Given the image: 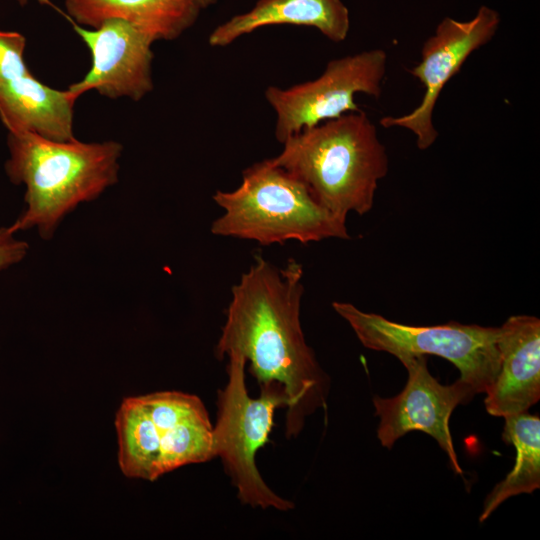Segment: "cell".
<instances>
[{
	"instance_id": "6da1fadb",
	"label": "cell",
	"mask_w": 540,
	"mask_h": 540,
	"mask_svg": "<svg viewBox=\"0 0 540 540\" xmlns=\"http://www.w3.org/2000/svg\"><path fill=\"white\" fill-rule=\"evenodd\" d=\"M302 277L295 259L278 268L256 256L232 287L215 349L218 358L243 356L259 385L277 382L285 388L288 438L297 436L306 417L325 406L330 386L302 331Z\"/></svg>"
},
{
	"instance_id": "7a4b0ae2",
	"label": "cell",
	"mask_w": 540,
	"mask_h": 540,
	"mask_svg": "<svg viewBox=\"0 0 540 540\" xmlns=\"http://www.w3.org/2000/svg\"><path fill=\"white\" fill-rule=\"evenodd\" d=\"M5 170L14 184L26 187L25 209L8 228L12 233L36 228L53 237L77 206L98 198L118 181L123 147L116 141H55L33 132H9Z\"/></svg>"
},
{
	"instance_id": "3957f363",
	"label": "cell",
	"mask_w": 540,
	"mask_h": 540,
	"mask_svg": "<svg viewBox=\"0 0 540 540\" xmlns=\"http://www.w3.org/2000/svg\"><path fill=\"white\" fill-rule=\"evenodd\" d=\"M282 145L271 162L301 180L325 209L343 219L350 212L364 215L372 209L389 163L377 128L364 111L305 129Z\"/></svg>"
},
{
	"instance_id": "277c9868",
	"label": "cell",
	"mask_w": 540,
	"mask_h": 540,
	"mask_svg": "<svg viewBox=\"0 0 540 540\" xmlns=\"http://www.w3.org/2000/svg\"><path fill=\"white\" fill-rule=\"evenodd\" d=\"M213 200L224 210L212 222L217 236L262 245L350 238L346 219L321 206L301 180L270 159L247 167L236 189L219 190Z\"/></svg>"
},
{
	"instance_id": "5b68a950",
	"label": "cell",
	"mask_w": 540,
	"mask_h": 540,
	"mask_svg": "<svg viewBox=\"0 0 540 540\" xmlns=\"http://www.w3.org/2000/svg\"><path fill=\"white\" fill-rule=\"evenodd\" d=\"M118 463L129 478L155 481L215 458L213 426L201 399L161 391L123 399L116 413Z\"/></svg>"
},
{
	"instance_id": "8992f818",
	"label": "cell",
	"mask_w": 540,
	"mask_h": 540,
	"mask_svg": "<svg viewBox=\"0 0 540 540\" xmlns=\"http://www.w3.org/2000/svg\"><path fill=\"white\" fill-rule=\"evenodd\" d=\"M228 358V382L218 392V418L213 427L215 457L221 458L243 504L290 510L293 503L267 486L255 462L257 451L268 442L275 410L288 405L285 388L277 382L262 384L259 397L251 398L245 384L246 360L239 354Z\"/></svg>"
},
{
	"instance_id": "52a82bcc",
	"label": "cell",
	"mask_w": 540,
	"mask_h": 540,
	"mask_svg": "<svg viewBox=\"0 0 540 540\" xmlns=\"http://www.w3.org/2000/svg\"><path fill=\"white\" fill-rule=\"evenodd\" d=\"M366 348L400 359L407 356H440L460 371V379L476 394L485 393L500 369L499 327L449 322L412 326L358 309L351 303L333 302Z\"/></svg>"
},
{
	"instance_id": "ba28073f",
	"label": "cell",
	"mask_w": 540,
	"mask_h": 540,
	"mask_svg": "<svg viewBox=\"0 0 540 540\" xmlns=\"http://www.w3.org/2000/svg\"><path fill=\"white\" fill-rule=\"evenodd\" d=\"M387 70V53L371 49L329 61L314 80L283 89L268 86L265 99L276 115L275 137L283 143L289 137L360 110L355 95L379 98Z\"/></svg>"
},
{
	"instance_id": "9c48e42d",
	"label": "cell",
	"mask_w": 540,
	"mask_h": 540,
	"mask_svg": "<svg viewBox=\"0 0 540 540\" xmlns=\"http://www.w3.org/2000/svg\"><path fill=\"white\" fill-rule=\"evenodd\" d=\"M499 24L498 12L487 6H481L467 21L444 18L423 43L420 61L408 70L424 88L421 102L405 115L384 116L380 124L410 130L416 137L418 149L430 148L438 137L433 112L439 95L467 58L491 41Z\"/></svg>"
},
{
	"instance_id": "30bf717a",
	"label": "cell",
	"mask_w": 540,
	"mask_h": 540,
	"mask_svg": "<svg viewBox=\"0 0 540 540\" xmlns=\"http://www.w3.org/2000/svg\"><path fill=\"white\" fill-rule=\"evenodd\" d=\"M398 360L408 372L404 389L392 398L375 396L373 399L376 415L380 418L378 439L382 446L391 449L405 434L424 432L446 452L454 471L462 474L449 420L456 406L472 400L475 391L460 378L450 385L440 384L430 374L425 356H407Z\"/></svg>"
},
{
	"instance_id": "8fae6325",
	"label": "cell",
	"mask_w": 540,
	"mask_h": 540,
	"mask_svg": "<svg viewBox=\"0 0 540 540\" xmlns=\"http://www.w3.org/2000/svg\"><path fill=\"white\" fill-rule=\"evenodd\" d=\"M25 37L0 31V118L9 132H33L55 141L73 140L74 105L69 89L40 82L24 61Z\"/></svg>"
},
{
	"instance_id": "7c38bea8",
	"label": "cell",
	"mask_w": 540,
	"mask_h": 540,
	"mask_svg": "<svg viewBox=\"0 0 540 540\" xmlns=\"http://www.w3.org/2000/svg\"><path fill=\"white\" fill-rule=\"evenodd\" d=\"M59 11L91 53L92 65L85 77L69 86L76 96L94 89L99 94L116 99L128 97L141 100L153 90L151 46L155 40L134 24L122 19H107L98 27L84 29L66 13Z\"/></svg>"
},
{
	"instance_id": "4fadbf2b",
	"label": "cell",
	"mask_w": 540,
	"mask_h": 540,
	"mask_svg": "<svg viewBox=\"0 0 540 540\" xmlns=\"http://www.w3.org/2000/svg\"><path fill=\"white\" fill-rule=\"evenodd\" d=\"M499 329L500 369L484 403L490 415L507 417L527 412L540 399V320L515 315Z\"/></svg>"
},
{
	"instance_id": "5bb4252c",
	"label": "cell",
	"mask_w": 540,
	"mask_h": 540,
	"mask_svg": "<svg viewBox=\"0 0 540 540\" xmlns=\"http://www.w3.org/2000/svg\"><path fill=\"white\" fill-rule=\"evenodd\" d=\"M277 24L314 27L339 43L347 38L350 17L341 0H258L248 12L217 26L210 33L208 43L212 47H225L243 35Z\"/></svg>"
},
{
	"instance_id": "9a60e30c",
	"label": "cell",
	"mask_w": 540,
	"mask_h": 540,
	"mask_svg": "<svg viewBox=\"0 0 540 540\" xmlns=\"http://www.w3.org/2000/svg\"><path fill=\"white\" fill-rule=\"evenodd\" d=\"M65 7L79 25L96 28L107 19H122L155 41L178 38L202 10L192 0H65Z\"/></svg>"
},
{
	"instance_id": "2e32d148",
	"label": "cell",
	"mask_w": 540,
	"mask_h": 540,
	"mask_svg": "<svg viewBox=\"0 0 540 540\" xmlns=\"http://www.w3.org/2000/svg\"><path fill=\"white\" fill-rule=\"evenodd\" d=\"M503 441L516 449L510 473L487 495L479 517L484 522L508 498L540 487V418L527 412L504 417Z\"/></svg>"
},
{
	"instance_id": "e0dca14e",
	"label": "cell",
	"mask_w": 540,
	"mask_h": 540,
	"mask_svg": "<svg viewBox=\"0 0 540 540\" xmlns=\"http://www.w3.org/2000/svg\"><path fill=\"white\" fill-rule=\"evenodd\" d=\"M14 235L8 227L0 228V271L19 263L27 254L28 244Z\"/></svg>"
},
{
	"instance_id": "ac0fdd59",
	"label": "cell",
	"mask_w": 540,
	"mask_h": 540,
	"mask_svg": "<svg viewBox=\"0 0 540 540\" xmlns=\"http://www.w3.org/2000/svg\"><path fill=\"white\" fill-rule=\"evenodd\" d=\"M192 1L195 4H197L201 9L214 5L217 2V0H192Z\"/></svg>"
}]
</instances>
